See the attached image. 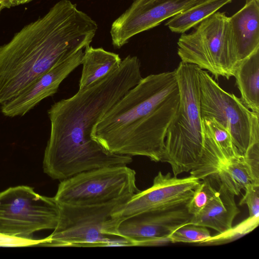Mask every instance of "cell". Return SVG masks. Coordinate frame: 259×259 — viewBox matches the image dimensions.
<instances>
[{"instance_id": "obj_20", "label": "cell", "mask_w": 259, "mask_h": 259, "mask_svg": "<svg viewBox=\"0 0 259 259\" xmlns=\"http://www.w3.org/2000/svg\"><path fill=\"white\" fill-rule=\"evenodd\" d=\"M218 194V190L212 186L207 178L202 180L186 204L188 212L192 216L197 215Z\"/></svg>"}, {"instance_id": "obj_21", "label": "cell", "mask_w": 259, "mask_h": 259, "mask_svg": "<svg viewBox=\"0 0 259 259\" xmlns=\"http://www.w3.org/2000/svg\"><path fill=\"white\" fill-rule=\"evenodd\" d=\"M211 237L206 227L191 224H186L180 226L168 236L171 243H201Z\"/></svg>"}, {"instance_id": "obj_19", "label": "cell", "mask_w": 259, "mask_h": 259, "mask_svg": "<svg viewBox=\"0 0 259 259\" xmlns=\"http://www.w3.org/2000/svg\"><path fill=\"white\" fill-rule=\"evenodd\" d=\"M215 177L234 195H239L242 189L253 183L243 155L221 166Z\"/></svg>"}, {"instance_id": "obj_16", "label": "cell", "mask_w": 259, "mask_h": 259, "mask_svg": "<svg viewBox=\"0 0 259 259\" xmlns=\"http://www.w3.org/2000/svg\"><path fill=\"white\" fill-rule=\"evenodd\" d=\"M233 76L243 103L259 114V50L239 63Z\"/></svg>"}, {"instance_id": "obj_3", "label": "cell", "mask_w": 259, "mask_h": 259, "mask_svg": "<svg viewBox=\"0 0 259 259\" xmlns=\"http://www.w3.org/2000/svg\"><path fill=\"white\" fill-rule=\"evenodd\" d=\"M178 89L175 70L142 78L95 124L92 138L110 152L139 155L163 128L169 110L164 100Z\"/></svg>"}, {"instance_id": "obj_17", "label": "cell", "mask_w": 259, "mask_h": 259, "mask_svg": "<svg viewBox=\"0 0 259 259\" xmlns=\"http://www.w3.org/2000/svg\"><path fill=\"white\" fill-rule=\"evenodd\" d=\"M122 60L119 55L102 48L89 46L85 48L81 64L82 69L79 90L90 86L118 67Z\"/></svg>"}, {"instance_id": "obj_4", "label": "cell", "mask_w": 259, "mask_h": 259, "mask_svg": "<svg viewBox=\"0 0 259 259\" xmlns=\"http://www.w3.org/2000/svg\"><path fill=\"white\" fill-rule=\"evenodd\" d=\"M198 69L181 61L175 69L179 104L167 131L161 160L170 165L175 177L195 169L202 152Z\"/></svg>"}, {"instance_id": "obj_1", "label": "cell", "mask_w": 259, "mask_h": 259, "mask_svg": "<svg viewBox=\"0 0 259 259\" xmlns=\"http://www.w3.org/2000/svg\"><path fill=\"white\" fill-rule=\"evenodd\" d=\"M141 62L129 55L119 66L48 110L51 131L44 153V172L60 181L101 167L127 165L131 156L110 152L94 141L100 119L142 79Z\"/></svg>"}, {"instance_id": "obj_29", "label": "cell", "mask_w": 259, "mask_h": 259, "mask_svg": "<svg viewBox=\"0 0 259 259\" xmlns=\"http://www.w3.org/2000/svg\"><path fill=\"white\" fill-rule=\"evenodd\" d=\"M250 1H251V0H246V3ZM255 1H256L257 2H259V0H255Z\"/></svg>"}, {"instance_id": "obj_8", "label": "cell", "mask_w": 259, "mask_h": 259, "mask_svg": "<svg viewBox=\"0 0 259 259\" xmlns=\"http://www.w3.org/2000/svg\"><path fill=\"white\" fill-rule=\"evenodd\" d=\"M198 76L201 117H212L225 127L243 155L251 145L259 142V114L224 90L207 71L199 68Z\"/></svg>"}, {"instance_id": "obj_6", "label": "cell", "mask_w": 259, "mask_h": 259, "mask_svg": "<svg viewBox=\"0 0 259 259\" xmlns=\"http://www.w3.org/2000/svg\"><path fill=\"white\" fill-rule=\"evenodd\" d=\"M177 53L181 62L210 72L218 79L233 76L236 67L229 17L216 12L190 33H182Z\"/></svg>"}, {"instance_id": "obj_27", "label": "cell", "mask_w": 259, "mask_h": 259, "mask_svg": "<svg viewBox=\"0 0 259 259\" xmlns=\"http://www.w3.org/2000/svg\"><path fill=\"white\" fill-rule=\"evenodd\" d=\"M0 1L6 3L8 6L9 8L12 7L11 0H0Z\"/></svg>"}, {"instance_id": "obj_9", "label": "cell", "mask_w": 259, "mask_h": 259, "mask_svg": "<svg viewBox=\"0 0 259 259\" xmlns=\"http://www.w3.org/2000/svg\"><path fill=\"white\" fill-rule=\"evenodd\" d=\"M58 214L53 197L41 196L27 186L0 192V233L32 238L35 232L54 229Z\"/></svg>"}, {"instance_id": "obj_5", "label": "cell", "mask_w": 259, "mask_h": 259, "mask_svg": "<svg viewBox=\"0 0 259 259\" xmlns=\"http://www.w3.org/2000/svg\"><path fill=\"white\" fill-rule=\"evenodd\" d=\"M133 196V195H132ZM132 196L95 205H73L55 203L58 218L53 233L39 245L55 247L131 246L116 235L118 222L113 213Z\"/></svg>"}, {"instance_id": "obj_10", "label": "cell", "mask_w": 259, "mask_h": 259, "mask_svg": "<svg viewBox=\"0 0 259 259\" xmlns=\"http://www.w3.org/2000/svg\"><path fill=\"white\" fill-rule=\"evenodd\" d=\"M201 181L191 175L179 178L172 177L169 172L164 175L160 171L150 187L134 194L119 206L112 216L119 223L124 219L139 213L186 205Z\"/></svg>"}, {"instance_id": "obj_28", "label": "cell", "mask_w": 259, "mask_h": 259, "mask_svg": "<svg viewBox=\"0 0 259 259\" xmlns=\"http://www.w3.org/2000/svg\"><path fill=\"white\" fill-rule=\"evenodd\" d=\"M3 3L2 2L0 1V13L2 11V10H3Z\"/></svg>"}, {"instance_id": "obj_12", "label": "cell", "mask_w": 259, "mask_h": 259, "mask_svg": "<svg viewBox=\"0 0 259 259\" xmlns=\"http://www.w3.org/2000/svg\"><path fill=\"white\" fill-rule=\"evenodd\" d=\"M83 53L79 50L57 63L16 97L1 104L2 113L9 117L22 116L41 101L53 96L61 82L81 64Z\"/></svg>"}, {"instance_id": "obj_26", "label": "cell", "mask_w": 259, "mask_h": 259, "mask_svg": "<svg viewBox=\"0 0 259 259\" xmlns=\"http://www.w3.org/2000/svg\"><path fill=\"white\" fill-rule=\"evenodd\" d=\"M32 0H11L12 7L19 6L20 5L25 4Z\"/></svg>"}, {"instance_id": "obj_22", "label": "cell", "mask_w": 259, "mask_h": 259, "mask_svg": "<svg viewBox=\"0 0 259 259\" xmlns=\"http://www.w3.org/2000/svg\"><path fill=\"white\" fill-rule=\"evenodd\" d=\"M258 223L259 217H249L235 227H232L228 231L220 233L216 236H211L209 239L200 244H219L232 241L252 231L258 226Z\"/></svg>"}, {"instance_id": "obj_2", "label": "cell", "mask_w": 259, "mask_h": 259, "mask_svg": "<svg viewBox=\"0 0 259 259\" xmlns=\"http://www.w3.org/2000/svg\"><path fill=\"white\" fill-rule=\"evenodd\" d=\"M96 22L69 0H60L0 46V105L58 62L90 46Z\"/></svg>"}, {"instance_id": "obj_11", "label": "cell", "mask_w": 259, "mask_h": 259, "mask_svg": "<svg viewBox=\"0 0 259 259\" xmlns=\"http://www.w3.org/2000/svg\"><path fill=\"white\" fill-rule=\"evenodd\" d=\"M206 0H135L112 23V44L120 49L135 35L152 29Z\"/></svg>"}, {"instance_id": "obj_15", "label": "cell", "mask_w": 259, "mask_h": 259, "mask_svg": "<svg viewBox=\"0 0 259 259\" xmlns=\"http://www.w3.org/2000/svg\"><path fill=\"white\" fill-rule=\"evenodd\" d=\"M234 196L220 183L218 195L199 214L192 216L188 224L210 228L219 234L228 231L240 213Z\"/></svg>"}, {"instance_id": "obj_23", "label": "cell", "mask_w": 259, "mask_h": 259, "mask_svg": "<svg viewBox=\"0 0 259 259\" xmlns=\"http://www.w3.org/2000/svg\"><path fill=\"white\" fill-rule=\"evenodd\" d=\"M244 189L245 193L240 201L239 205H247L249 217H259V183H251Z\"/></svg>"}, {"instance_id": "obj_24", "label": "cell", "mask_w": 259, "mask_h": 259, "mask_svg": "<svg viewBox=\"0 0 259 259\" xmlns=\"http://www.w3.org/2000/svg\"><path fill=\"white\" fill-rule=\"evenodd\" d=\"M253 182L259 183V142L251 145L243 154Z\"/></svg>"}, {"instance_id": "obj_25", "label": "cell", "mask_w": 259, "mask_h": 259, "mask_svg": "<svg viewBox=\"0 0 259 259\" xmlns=\"http://www.w3.org/2000/svg\"><path fill=\"white\" fill-rule=\"evenodd\" d=\"M42 240L5 235L0 233V246L23 247L39 245Z\"/></svg>"}, {"instance_id": "obj_18", "label": "cell", "mask_w": 259, "mask_h": 259, "mask_svg": "<svg viewBox=\"0 0 259 259\" xmlns=\"http://www.w3.org/2000/svg\"><path fill=\"white\" fill-rule=\"evenodd\" d=\"M231 2L232 0H206L169 18L165 25L173 32L184 33Z\"/></svg>"}, {"instance_id": "obj_13", "label": "cell", "mask_w": 259, "mask_h": 259, "mask_svg": "<svg viewBox=\"0 0 259 259\" xmlns=\"http://www.w3.org/2000/svg\"><path fill=\"white\" fill-rule=\"evenodd\" d=\"M192 215L186 205L164 210L149 211L121 220L116 235L135 242L146 239L166 237L180 226L188 224Z\"/></svg>"}, {"instance_id": "obj_7", "label": "cell", "mask_w": 259, "mask_h": 259, "mask_svg": "<svg viewBox=\"0 0 259 259\" xmlns=\"http://www.w3.org/2000/svg\"><path fill=\"white\" fill-rule=\"evenodd\" d=\"M136 182V171L127 165L98 168L60 181L53 199L73 205L105 204L139 192Z\"/></svg>"}, {"instance_id": "obj_14", "label": "cell", "mask_w": 259, "mask_h": 259, "mask_svg": "<svg viewBox=\"0 0 259 259\" xmlns=\"http://www.w3.org/2000/svg\"><path fill=\"white\" fill-rule=\"evenodd\" d=\"M236 67L259 50V2L251 0L229 17Z\"/></svg>"}]
</instances>
